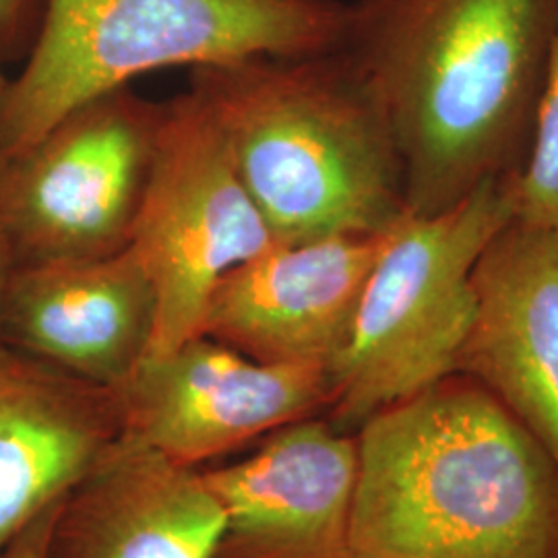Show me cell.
<instances>
[{"instance_id":"cell-6","label":"cell","mask_w":558,"mask_h":558,"mask_svg":"<svg viewBox=\"0 0 558 558\" xmlns=\"http://www.w3.org/2000/svg\"><path fill=\"white\" fill-rule=\"evenodd\" d=\"M163 104L129 87L60 119L0 172V236L15 265L108 257L131 246Z\"/></svg>"},{"instance_id":"cell-3","label":"cell","mask_w":558,"mask_h":558,"mask_svg":"<svg viewBox=\"0 0 558 558\" xmlns=\"http://www.w3.org/2000/svg\"><path fill=\"white\" fill-rule=\"evenodd\" d=\"M193 73L191 89L281 244L385 234L408 211L391 129L343 50Z\"/></svg>"},{"instance_id":"cell-2","label":"cell","mask_w":558,"mask_h":558,"mask_svg":"<svg viewBox=\"0 0 558 558\" xmlns=\"http://www.w3.org/2000/svg\"><path fill=\"white\" fill-rule=\"evenodd\" d=\"M352 558H558V459L449 375L354 433Z\"/></svg>"},{"instance_id":"cell-8","label":"cell","mask_w":558,"mask_h":558,"mask_svg":"<svg viewBox=\"0 0 558 558\" xmlns=\"http://www.w3.org/2000/svg\"><path fill=\"white\" fill-rule=\"evenodd\" d=\"M331 368L267 364L207 336L145 359L119 391L124 437L199 468L300 420L325 416Z\"/></svg>"},{"instance_id":"cell-10","label":"cell","mask_w":558,"mask_h":558,"mask_svg":"<svg viewBox=\"0 0 558 558\" xmlns=\"http://www.w3.org/2000/svg\"><path fill=\"white\" fill-rule=\"evenodd\" d=\"M385 234L279 242L220 279L201 333L267 364L333 368Z\"/></svg>"},{"instance_id":"cell-7","label":"cell","mask_w":558,"mask_h":558,"mask_svg":"<svg viewBox=\"0 0 558 558\" xmlns=\"http://www.w3.org/2000/svg\"><path fill=\"white\" fill-rule=\"evenodd\" d=\"M276 244L199 94L191 89L163 104L158 151L131 242L158 296L147 359L201 336L220 279Z\"/></svg>"},{"instance_id":"cell-11","label":"cell","mask_w":558,"mask_h":558,"mask_svg":"<svg viewBox=\"0 0 558 558\" xmlns=\"http://www.w3.org/2000/svg\"><path fill=\"white\" fill-rule=\"evenodd\" d=\"M158 296L133 246L85 260L15 265L0 343L92 385L120 391L147 359Z\"/></svg>"},{"instance_id":"cell-9","label":"cell","mask_w":558,"mask_h":558,"mask_svg":"<svg viewBox=\"0 0 558 558\" xmlns=\"http://www.w3.org/2000/svg\"><path fill=\"white\" fill-rule=\"evenodd\" d=\"M203 476L223 513L216 558H352L359 447L329 420L288 424Z\"/></svg>"},{"instance_id":"cell-16","label":"cell","mask_w":558,"mask_h":558,"mask_svg":"<svg viewBox=\"0 0 558 558\" xmlns=\"http://www.w3.org/2000/svg\"><path fill=\"white\" fill-rule=\"evenodd\" d=\"M38 0H0V54L9 57L27 38Z\"/></svg>"},{"instance_id":"cell-1","label":"cell","mask_w":558,"mask_h":558,"mask_svg":"<svg viewBox=\"0 0 558 558\" xmlns=\"http://www.w3.org/2000/svg\"><path fill=\"white\" fill-rule=\"evenodd\" d=\"M558 0H371L343 52L398 147L408 214H439L518 174Z\"/></svg>"},{"instance_id":"cell-18","label":"cell","mask_w":558,"mask_h":558,"mask_svg":"<svg viewBox=\"0 0 558 558\" xmlns=\"http://www.w3.org/2000/svg\"><path fill=\"white\" fill-rule=\"evenodd\" d=\"M13 267H15V260L11 257L7 242L0 236V313H2V299H4V290H7Z\"/></svg>"},{"instance_id":"cell-19","label":"cell","mask_w":558,"mask_h":558,"mask_svg":"<svg viewBox=\"0 0 558 558\" xmlns=\"http://www.w3.org/2000/svg\"><path fill=\"white\" fill-rule=\"evenodd\" d=\"M4 87H7V80L0 75V100H2V94H4ZM2 166H4V160H2V156H0V172H2Z\"/></svg>"},{"instance_id":"cell-17","label":"cell","mask_w":558,"mask_h":558,"mask_svg":"<svg viewBox=\"0 0 558 558\" xmlns=\"http://www.w3.org/2000/svg\"><path fill=\"white\" fill-rule=\"evenodd\" d=\"M57 513V505L50 507L48 511H44L40 518L36 519L20 538L15 539L0 558H44L46 550V539L50 534V525L52 518Z\"/></svg>"},{"instance_id":"cell-13","label":"cell","mask_w":558,"mask_h":558,"mask_svg":"<svg viewBox=\"0 0 558 558\" xmlns=\"http://www.w3.org/2000/svg\"><path fill=\"white\" fill-rule=\"evenodd\" d=\"M122 437L119 391L0 343V557Z\"/></svg>"},{"instance_id":"cell-15","label":"cell","mask_w":558,"mask_h":558,"mask_svg":"<svg viewBox=\"0 0 558 558\" xmlns=\"http://www.w3.org/2000/svg\"><path fill=\"white\" fill-rule=\"evenodd\" d=\"M513 218L558 232V17L525 158L513 177Z\"/></svg>"},{"instance_id":"cell-14","label":"cell","mask_w":558,"mask_h":558,"mask_svg":"<svg viewBox=\"0 0 558 558\" xmlns=\"http://www.w3.org/2000/svg\"><path fill=\"white\" fill-rule=\"evenodd\" d=\"M221 532L203 470L122 437L60 500L44 558H216Z\"/></svg>"},{"instance_id":"cell-4","label":"cell","mask_w":558,"mask_h":558,"mask_svg":"<svg viewBox=\"0 0 558 558\" xmlns=\"http://www.w3.org/2000/svg\"><path fill=\"white\" fill-rule=\"evenodd\" d=\"M352 20L333 0H46L0 100V156L17 158L83 104L158 69L338 52Z\"/></svg>"},{"instance_id":"cell-5","label":"cell","mask_w":558,"mask_h":558,"mask_svg":"<svg viewBox=\"0 0 558 558\" xmlns=\"http://www.w3.org/2000/svg\"><path fill=\"white\" fill-rule=\"evenodd\" d=\"M515 177V174H513ZM513 177L439 214H403L385 234L352 336L331 368L323 418L356 433L380 410L456 375L474 315L472 271L513 218Z\"/></svg>"},{"instance_id":"cell-12","label":"cell","mask_w":558,"mask_h":558,"mask_svg":"<svg viewBox=\"0 0 558 558\" xmlns=\"http://www.w3.org/2000/svg\"><path fill=\"white\" fill-rule=\"evenodd\" d=\"M456 375L476 380L558 459V232L511 218L472 271Z\"/></svg>"}]
</instances>
